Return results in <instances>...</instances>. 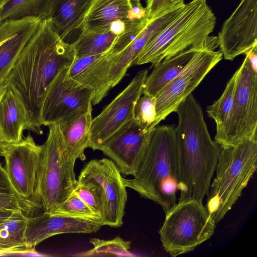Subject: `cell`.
<instances>
[{"instance_id":"obj_29","label":"cell","mask_w":257,"mask_h":257,"mask_svg":"<svg viewBox=\"0 0 257 257\" xmlns=\"http://www.w3.org/2000/svg\"><path fill=\"white\" fill-rule=\"evenodd\" d=\"M34 208H37L15 190L0 162V209L22 211L27 214Z\"/></svg>"},{"instance_id":"obj_6","label":"cell","mask_w":257,"mask_h":257,"mask_svg":"<svg viewBox=\"0 0 257 257\" xmlns=\"http://www.w3.org/2000/svg\"><path fill=\"white\" fill-rule=\"evenodd\" d=\"M159 234L164 249L175 257L190 251L213 234L215 220L202 202L179 201L165 213Z\"/></svg>"},{"instance_id":"obj_19","label":"cell","mask_w":257,"mask_h":257,"mask_svg":"<svg viewBox=\"0 0 257 257\" xmlns=\"http://www.w3.org/2000/svg\"><path fill=\"white\" fill-rule=\"evenodd\" d=\"M113 58L107 51L96 55L75 56L69 67V76L92 91V105L98 104L111 88L109 73Z\"/></svg>"},{"instance_id":"obj_30","label":"cell","mask_w":257,"mask_h":257,"mask_svg":"<svg viewBox=\"0 0 257 257\" xmlns=\"http://www.w3.org/2000/svg\"><path fill=\"white\" fill-rule=\"evenodd\" d=\"M89 242L93 245L91 249L78 254V256H132L130 251L131 242L119 236L113 239L104 240L91 238Z\"/></svg>"},{"instance_id":"obj_10","label":"cell","mask_w":257,"mask_h":257,"mask_svg":"<svg viewBox=\"0 0 257 257\" xmlns=\"http://www.w3.org/2000/svg\"><path fill=\"white\" fill-rule=\"evenodd\" d=\"M42 145L36 144L30 135L20 142L2 144L1 156L13 187L24 199L36 208L42 207L39 194Z\"/></svg>"},{"instance_id":"obj_11","label":"cell","mask_w":257,"mask_h":257,"mask_svg":"<svg viewBox=\"0 0 257 257\" xmlns=\"http://www.w3.org/2000/svg\"><path fill=\"white\" fill-rule=\"evenodd\" d=\"M237 70L233 104L221 149L257 138V73L246 56Z\"/></svg>"},{"instance_id":"obj_34","label":"cell","mask_w":257,"mask_h":257,"mask_svg":"<svg viewBox=\"0 0 257 257\" xmlns=\"http://www.w3.org/2000/svg\"><path fill=\"white\" fill-rule=\"evenodd\" d=\"M146 3L149 20L184 4V0H147Z\"/></svg>"},{"instance_id":"obj_39","label":"cell","mask_w":257,"mask_h":257,"mask_svg":"<svg viewBox=\"0 0 257 257\" xmlns=\"http://www.w3.org/2000/svg\"><path fill=\"white\" fill-rule=\"evenodd\" d=\"M1 147H2V143L0 142V157L1 156Z\"/></svg>"},{"instance_id":"obj_23","label":"cell","mask_w":257,"mask_h":257,"mask_svg":"<svg viewBox=\"0 0 257 257\" xmlns=\"http://www.w3.org/2000/svg\"><path fill=\"white\" fill-rule=\"evenodd\" d=\"M204 43L165 59L155 65L146 79L143 94L155 96L184 69L195 53Z\"/></svg>"},{"instance_id":"obj_4","label":"cell","mask_w":257,"mask_h":257,"mask_svg":"<svg viewBox=\"0 0 257 257\" xmlns=\"http://www.w3.org/2000/svg\"><path fill=\"white\" fill-rule=\"evenodd\" d=\"M216 17L206 0H193L182 13L142 51L135 64L152 66L206 41L215 27Z\"/></svg>"},{"instance_id":"obj_13","label":"cell","mask_w":257,"mask_h":257,"mask_svg":"<svg viewBox=\"0 0 257 257\" xmlns=\"http://www.w3.org/2000/svg\"><path fill=\"white\" fill-rule=\"evenodd\" d=\"M121 174L111 160L102 158L87 163L78 178L94 181L99 186L104 202L101 219L103 225L118 227L123 224L127 196Z\"/></svg>"},{"instance_id":"obj_31","label":"cell","mask_w":257,"mask_h":257,"mask_svg":"<svg viewBox=\"0 0 257 257\" xmlns=\"http://www.w3.org/2000/svg\"><path fill=\"white\" fill-rule=\"evenodd\" d=\"M73 192L82 200L101 220L103 211V197L99 186L88 180H77Z\"/></svg>"},{"instance_id":"obj_22","label":"cell","mask_w":257,"mask_h":257,"mask_svg":"<svg viewBox=\"0 0 257 257\" xmlns=\"http://www.w3.org/2000/svg\"><path fill=\"white\" fill-rule=\"evenodd\" d=\"M28 125L27 113L23 102L13 89L7 86L0 99V142L12 144L20 142Z\"/></svg>"},{"instance_id":"obj_36","label":"cell","mask_w":257,"mask_h":257,"mask_svg":"<svg viewBox=\"0 0 257 257\" xmlns=\"http://www.w3.org/2000/svg\"><path fill=\"white\" fill-rule=\"evenodd\" d=\"M15 211H16L9 209H0V224L10 217Z\"/></svg>"},{"instance_id":"obj_18","label":"cell","mask_w":257,"mask_h":257,"mask_svg":"<svg viewBox=\"0 0 257 257\" xmlns=\"http://www.w3.org/2000/svg\"><path fill=\"white\" fill-rule=\"evenodd\" d=\"M42 21L34 17L0 21V82L6 79Z\"/></svg>"},{"instance_id":"obj_1","label":"cell","mask_w":257,"mask_h":257,"mask_svg":"<svg viewBox=\"0 0 257 257\" xmlns=\"http://www.w3.org/2000/svg\"><path fill=\"white\" fill-rule=\"evenodd\" d=\"M75 57L73 45L63 41L47 20L42 21L5 79L25 107L28 130L43 133L40 112L46 92L61 70L69 67Z\"/></svg>"},{"instance_id":"obj_26","label":"cell","mask_w":257,"mask_h":257,"mask_svg":"<svg viewBox=\"0 0 257 257\" xmlns=\"http://www.w3.org/2000/svg\"><path fill=\"white\" fill-rule=\"evenodd\" d=\"M28 217L22 211H15L0 224V248L11 253H34L26 247L25 233Z\"/></svg>"},{"instance_id":"obj_28","label":"cell","mask_w":257,"mask_h":257,"mask_svg":"<svg viewBox=\"0 0 257 257\" xmlns=\"http://www.w3.org/2000/svg\"><path fill=\"white\" fill-rule=\"evenodd\" d=\"M117 36L110 31L102 34L83 31L73 45L75 56L81 57L104 53L109 49Z\"/></svg>"},{"instance_id":"obj_5","label":"cell","mask_w":257,"mask_h":257,"mask_svg":"<svg viewBox=\"0 0 257 257\" xmlns=\"http://www.w3.org/2000/svg\"><path fill=\"white\" fill-rule=\"evenodd\" d=\"M257 169V138L221 149L206 207L216 223L232 208Z\"/></svg>"},{"instance_id":"obj_33","label":"cell","mask_w":257,"mask_h":257,"mask_svg":"<svg viewBox=\"0 0 257 257\" xmlns=\"http://www.w3.org/2000/svg\"><path fill=\"white\" fill-rule=\"evenodd\" d=\"M50 214L65 215L102 222L101 219L74 192Z\"/></svg>"},{"instance_id":"obj_16","label":"cell","mask_w":257,"mask_h":257,"mask_svg":"<svg viewBox=\"0 0 257 257\" xmlns=\"http://www.w3.org/2000/svg\"><path fill=\"white\" fill-rule=\"evenodd\" d=\"M102 226L101 221L44 212L35 216L28 217L25 233L26 247L36 251L35 248L37 245L55 235L92 233Z\"/></svg>"},{"instance_id":"obj_14","label":"cell","mask_w":257,"mask_h":257,"mask_svg":"<svg viewBox=\"0 0 257 257\" xmlns=\"http://www.w3.org/2000/svg\"><path fill=\"white\" fill-rule=\"evenodd\" d=\"M217 38L226 60L232 61L257 45V0H241L223 23Z\"/></svg>"},{"instance_id":"obj_32","label":"cell","mask_w":257,"mask_h":257,"mask_svg":"<svg viewBox=\"0 0 257 257\" xmlns=\"http://www.w3.org/2000/svg\"><path fill=\"white\" fill-rule=\"evenodd\" d=\"M143 94L134 105V118L144 129L153 130L156 127V98L148 94Z\"/></svg>"},{"instance_id":"obj_37","label":"cell","mask_w":257,"mask_h":257,"mask_svg":"<svg viewBox=\"0 0 257 257\" xmlns=\"http://www.w3.org/2000/svg\"><path fill=\"white\" fill-rule=\"evenodd\" d=\"M7 87V85L5 82V80L0 82V99L5 92Z\"/></svg>"},{"instance_id":"obj_24","label":"cell","mask_w":257,"mask_h":257,"mask_svg":"<svg viewBox=\"0 0 257 257\" xmlns=\"http://www.w3.org/2000/svg\"><path fill=\"white\" fill-rule=\"evenodd\" d=\"M92 109L91 108L86 113L58 124L66 151L76 161L77 159L85 160L84 151L90 145Z\"/></svg>"},{"instance_id":"obj_21","label":"cell","mask_w":257,"mask_h":257,"mask_svg":"<svg viewBox=\"0 0 257 257\" xmlns=\"http://www.w3.org/2000/svg\"><path fill=\"white\" fill-rule=\"evenodd\" d=\"M117 21H123L131 26L144 22L136 23L133 20L130 0H94L85 17L83 31L107 33L111 24Z\"/></svg>"},{"instance_id":"obj_9","label":"cell","mask_w":257,"mask_h":257,"mask_svg":"<svg viewBox=\"0 0 257 257\" xmlns=\"http://www.w3.org/2000/svg\"><path fill=\"white\" fill-rule=\"evenodd\" d=\"M69 67L62 68L48 88L41 109V125L60 124L92 108V91L71 78Z\"/></svg>"},{"instance_id":"obj_8","label":"cell","mask_w":257,"mask_h":257,"mask_svg":"<svg viewBox=\"0 0 257 257\" xmlns=\"http://www.w3.org/2000/svg\"><path fill=\"white\" fill-rule=\"evenodd\" d=\"M217 36H209L184 69L156 96L155 126L171 113L199 85L208 73L222 60Z\"/></svg>"},{"instance_id":"obj_7","label":"cell","mask_w":257,"mask_h":257,"mask_svg":"<svg viewBox=\"0 0 257 257\" xmlns=\"http://www.w3.org/2000/svg\"><path fill=\"white\" fill-rule=\"evenodd\" d=\"M42 145L39 194L44 212L52 213L73 192L77 184L76 160L68 154L58 124L48 126Z\"/></svg>"},{"instance_id":"obj_15","label":"cell","mask_w":257,"mask_h":257,"mask_svg":"<svg viewBox=\"0 0 257 257\" xmlns=\"http://www.w3.org/2000/svg\"><path fill=\"white\" fill-rule=\"evenodd\" d=\"M153 130L144 129L134 118L106 141L100 151L116 164L121 174L134 177L145 157Z\"/></svg>"},{"instance_id":"obj_3","label":"cell","mask_w":257,"mask_h":257,"mask_svg":"<svg viewBox=\"0 0 257 257\" xmlns=\"http://www.w3.org/2000/svg\"><path fill=\"white\" fill-rule=\"evenodd\" d=\"M127 188L160 205L165 213L176 203L178 167L175 127L157 125L145 157L133 178H123Z\"/></svg>"},{"instance_id":"obj_38","label":"cell","mask_w":257,"mask_h":257,"mask_svg":"<svg viewBox=\"0 0 257 257\" xmlns=\"http://www.w3.org/2000/svg\"><path fill=\"white\" fill-rule=\"evenodd\" d=\"M11 253L9 251L0 248V256Z\"/></svg>"},{"instance_id":"obj_27","label":"cell","mask_w":257,"mask_h":257,"mask_svg":"<svg viewBox=\"0 0 257 257\" xmlns=\"http://www.w3.org/2000/svg\"><path fill=\"white\" fill-rule=\"evenodd\" d=\"M51 0H0V21L27 17L47 20Z\"/></svg>"},{"instance_id":"obj_20","label":"cell","mask_w":257,"mask_h":257,"mask_svg":"<svg viewBox=\"0 0 257 257\" xmlns=\"http://www.w3.org/2000/svg\"><path fill=\"white\" fill-rule=\"evenodd\" d=\"M94 0H51L47 20L64 42L73 45L84 30L85 17Z\"/></svg>"},{"instance_id":"obj_17","label":"cell","mask_w":257,"mask_h":257,"mask_svg":"<svg viewBox=\"0 0 257 257\" xmlns=\"http://www.w3.org/2000/svg\"><path fill=\"white\" fill-rule=\"evenodd\" d=\"M185 6V4L180 5L149 20L133 41L113 58L109 73V82L111 88L121 80L147 44L177 18L184 10Z\"/></svg>"},{"instance_id":"obj_2","label":"cell","mask_w":257,"mask_h":257,"mask_svg":"<svg viewBox=\"0 0 257 257\" xmlns=\"http://www.w3.org/2000/svg\"><path fill=\"white\" fill-rule=\"evenodd\" d=\"M179 201L189 198L201 202L207 195L221 148L213 141L202 107L191 93L175 111Z\"/></svg>"},{"instance_id":"obj_12","label":"cell","mask_w":257,"mask_h":257,"mask_svg":"<svg viewBox=\"0 0 257 257\" xmlns=\"http://www.w3.org/2000/svg\"><path fill=\"white\" fill-rule=\"evenodd\" d=\"M148 75L147 69L138 72L130 84L92 118L89 148L100 150L106 141L134 118V105L143 94Z\"/></svg>"},{"instance_id":"obj_25","label":"cell","mask_w":257,"mask_h":257,"mask_svg":"<svg viewBox=\"0 0 257 257\" xmlns=\"http://www.w3.org/2000/svg\"><path fill=\"white\" fill-rule=\"evenodd\" d=\"M237 70L228 81L221 96L212 104L207 107L208 116L216 124L214 141L221 147L223 146L233 104Z\"/></svg>"},{"instance_id":"obj_35","label":"cell","mask_w":257,"mask_h":257,"mask_svg":"<svg viewBox=\"0 0 257 257\" xmlns=\"http://www.w3.org/2000/svg\"><path fill=\"white\" fill-rule=\"evenodd\" d=\"M244 54L247 57L252 69L257 73V45L246 51Z\"/></svg>"}]
</instances>
